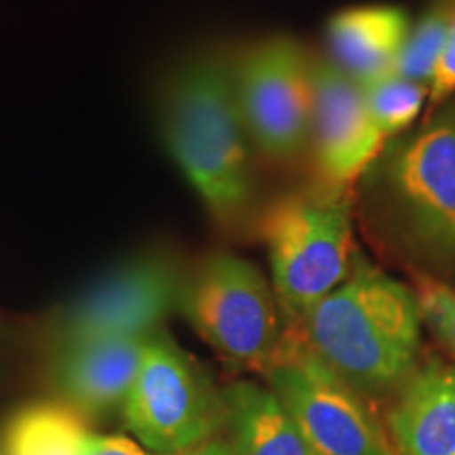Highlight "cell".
<instances>
[{
  "label": "cell",
  "mask_w": 455,
  "mask_h": 455,
  "mask_svg": "<svg viewBox=\"0 0 455 455\" xmlns=\"http://www.w3.org/2000/svg\"><path fill=\"white\" fill-rule=\"evenodd\" d=\"M373 241L415 278L455 289V95L386 141L356 180Z\"/></svg>",
  "instance_id": "obj_1"
},
{
  "label": "cell",
  "mask_w": 455,
  "mask_h": 455,
  "mask_svg": "<svg viewBox=\"0 0 455 455\" xmlns=\"http://www.w3.org/2000/svg\"><path fill=\"white\" fill-rule=\"evenodd\" d=\"M171 158L195 188L215 224L241 235L258 218L251 141L235 87V60L201 51L169 74L158 104Z\"/></svg>",
  "instance_id": "obj_2"
},
{
  "label": "cell",
  "mask_w": 455,
  "mask_h": 455,
  "mask_svg": "<svg viewBox=\"0 0 455 455\" xmlns=\"http://www.w3.org/2000/svg\"><path fill=\"white\" fill-rule=\"evenodd\" d=\"M422 327L413 289L356 253L344 283L284 331L358 395L379 398L396 395L419 367Z\"/></svg>",
  "instance_id": "obj_3"
},
{
  "label": "cell",
  "mask_w": 455,
  "mask_h": 455,
  "mask_svg": "<svg viewBox=\"0 0 455 455\" xmlns=\"http://www.w3.org/2000/svg\"><path fill=\"white\" fill-rule=\"evenodd\" d=\"M268 247L272 289L284 329H295L355 264L352 213L339 188L284 195L258 220Z\"/></svg>",
  "instance_id": "obj_4"
},
{
  "label": "cell",
  "mask_w": 455,
  "mask_h": 455,
  "mask_svg": "<svg viewBox=\"0 0 455 455\" xmlns=\"http://www.w3.org/2000/svg\"><path fill=\"white\" fill-rule=\"evenodd\" d=\"M178 310L232 367L261 373L281 348L275 289L258 266L235 253L213 251L186 270Z\"/></svg>",
  "instance_id": "obj_5"
},
{
  "label": "cell",
  "mask_w": 455,
  "mask_h": 455,
  "mask_svg": "<svg viewBox=\"0 0 455 455\" xmlns=\"http://www.w3.org/2000/svg\"><path fill=\"white\" fill-rule=\"evenodd\" d=\"M123 415L156 455L181 453L226 428L221 392L163 329L148 335Z\"/></svg>",
  "instance_id": "obj_6"
},
{
  "label": "cell",
  "mask_w": 455,
  "mask_h": 455,
  "mask_svg": "<svg viewBox=\"0 0 455 455\" xmlns=\"http://www.w3.org/2000/svg\"><path fill=\"white\" fill-rule=\"evenodd\" d=\"M261 375L315 455H396L365 396L333 373L298 335L284 331L281 348Z\"/></svg>",
  "instance_id": "obj_7"
},
{
  "label": "cell",
  "mask_w": 455,
  "mask_h": 455,
  "mask_svg": "<svg viewBox=\"0 0 455 455\" xmlns=\"http://www.w3.org/2000/svg\"><path fill=\"white\" fill-rule=\"evenodd\" d=\"M235 87L253 150L289 164L310 148V51L291 36L253 43L235 60Z\"/></svg>",
  "instance_id": "obj_8"
},
{
  "label": "cell",
  "mask_w": 455,
  "mask_h": 455,
  "mask_svg": "<svg viewBox=\"0 0 455 455\" xmlns=\"http://www.w3.org/2000/svg\"><path fill=\"white\" fill-rule=\"evenodd\" d=\"M186 270L167 253H146L101 278L60 316V348L118 338H148L178 310Z\"/></svg>",
  "instance_id": "obj_9"
},
{
  "label": "cell",
  "mask_w": 455,
  "mask_h": 455,
  "mask_svg": "<svg viewBox=\"0 0 455 455\" xmlns=\"http://www.w3.org/2000/svg\"><path fill=\"white\" fill-rule=\"evenodd\" d=\"M310 150L323 186L346 190L382 152L386 140L369 118L363 87L329 55L310 53Z\"/></svg>",
  "instance_id": "obj_10"
},
{
  "label": "cell",
  "mask_w": 455,
  "mask_h": 455,
  "mask_svg": "<svg viewBox=\"0 0 455 455\" xmlns=\"http://www.w3.org/2000/svg\"><path fill=\"white\" fill-rule=\"evenodd\" d=\"M388 430L396 455H455V367L419 363L395 395Z\"/></svg>",
  "instance_id": "obj_11"
},
{
  "label": "cell",
  "mask_w": 455,
  "mask_h": 455,
  "mask_svg": "<svg viewBox=\"0 0 455 455\" xmlns=\"http://www.w3.org/2000/svg\"><path fill=\"white\" fill-rule=\"evenodd\" d=\"M146 339L118 338L60 348L55 388L81 415H104L123 407L140 371Z\"/></svg>",
  "instance_id": "obj_12"
},
{
  "label": "cell",
  "mask_w": 455,
  "mask_h": 455,
  "mask_svg": "<svg viewBox=\"0 0 455 455\" xmlns=\"http://www.w3.org/2000/svg\"><path fill=\"white\" fill-rule=\"evenodd\" d=\"M411 21L401 7L367 4L335 13L327 24V47L333 64L358 84L395 72Z\"/></svg>",
  "instance_id": "obj_13"
},
{
  "label": "cell",
  "mask_w": 455,
  "mask_h": 455,
  "mask_svg": "<svg viewBox=\"0 0 455 455\" xmlns=\"http://www.w3.org/2000/svg\"><path fill=\"white\" fill-rule=\"evenodd\" d=\"M221 398L236 455H315L268 386L243 379L221 390Z\"/></svg>",
  "instance_id": "obj_14"
},
{
  "label": "cell",
  "mask_w": 455,
  "mask_h": 455,
  "mask_svg": "<svg viewBox=\"0 0 455 455\" xmlns=\"http://www.w3.org/2000/svg\"><path fill=\"white\" fill-rule=\"evenodd\" d=\"M89 439L83 415L68 403H32L4 432V455H81Z\"/></svg>",
  "instance_id": "obj_15"
},
{
  "label": "cell",
  "mask_w": 455,
  "mask_h": 455,
  "mask_svg": "<svg viewBox=\"0 0 455 455\" xmlns=\"http://www.w3.org/2000/svg\"><path fill=\"white\" fill-rule=\"evenodd\" d=\"M361 87L369 118L386 140L411 129L430 98L428 87L401 78L398 74H388Z\"/></svg>",
  "instance_id": "obj_16"
},
{
  "label": "cell",
  "mask_w": 455,
  "mask_h": 455,
  "mask_svg": "<svg viewBox=\"0 0 455 455\" xmlns=\"http://www.w3.org/2000/svg\"><path fill=\"white\" fill-rule=\"evenodd\" d=\"M453 11L455 4L435 0V4L426 11L422 20L409 30L392 74H398L401 78H407V81L424 84V87L430 89V83L435 78L436 66H439L443 55V47H445Z\"/></svg>",
  "instance_id": "obj_17"
},
{
  "label": "cell",
  "mask_w": 455,
  "mask_h": 455,
  "mask_svg": "<svg viewBox=\"0 0 455 455\" xmlns=\"http://www.w3.org/2000/svg\"><path fill=\"white\" fill-rule=\"evenodd\" d=\"M413 291L424 327L455 361V289L430 278H415Z\"/></svg>",
  "instance_id": "obj_18"
},
{
  "label": "cell",
  "mask_w": 455,
  "mask_h": 455,
  "mask_svg": "<svg viewBox=\"0 0 455 455\" xmlns=\"http://www.w3.org/2000/svg\"><path fill=\"white\" fill-rule=\"evenodd\" d=\"M455 95V11L451 15V21H449L447 30V41L445 47H443V55L439 60V66H436L435 78L430 83V110L432 108H439L445 104L447 100H451Z\"/></svg>",
  "instance_id": "obj_19"
},
{
  "label": "cell",
  "mask_w": 455,
  "mask_h": 455,
  "mask_svg": "<svg viewBox=\"0 0 455 455\" xmlns=\"http://www.w3.org/2000/svg\"><path fill=\"white\" fill-rule=\"evenodd\" d=\"M81 455H148L133 441L123 436H95L89 435Z\"/></svg>",
  "instance_id": "obj_20"
},
{
  "label": "cell",
  "mask_w": 455,
  "mask_h": 455,
  "mask_svg": "<svg viewBox=\"0 0 455 455\" xmlns=\"http://www.w3.org/2000/svg\"><path fill=\"white\" fill-rule=\"evenodd\" d=\"M173 455H236V453H235V447H232V443L220 435L215 436V439H209L201 443V445L190 447L186 449V451L173 453Z\"/></svg>",
  "instance_id": "obj_21"
},
{
  "label": "cell",
  "mask_w": 455,
  "mask_h": 455,
  "mask_svg": "<svg viewBox=\"0 0 455 455\" xmlns=\"http://www.w3.org/2000/svg\"><path fill=\"white\" fill-rule=\"evenodd\" d=\"M439 3H451V4H455V0H439Z\"/></svg>",
  "instance_id": "obj_22"
}]
</instances>
